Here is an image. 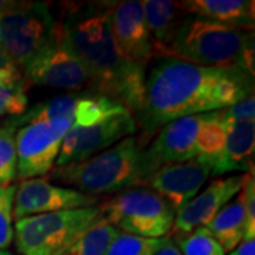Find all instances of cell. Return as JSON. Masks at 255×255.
Listing matches in <instances>:
<instances>
[{
	"instance_id": "ba28073f",
	"label": "cell",
	"mask_w": 255,
	"mask_h": 255,
	"mask_svg": "<svg viewBox=\"0 0 255 255\" xmlns=\"http://www.w3.org/2000/svg\"><path fill=\"white\" fill-rule=\"evenodd\" d=\"M70 118L36 121L16 130L17 177L20 180L46 176L55 166L65 133L73 127Z\"/></svg>"
},
{
	"instance_id": "f546056e",
	"label": "cell",
	"mask_w": 255,
	"mask_h": 255,
	"mask_svg": "<svg viewBox=\"0 0 255 255\" xmlns=\"http://www.w3.org/2000/svg\"><path fill=\"white\" fill-rule=\"evenodd\" d=\"M155 255H182V253L177 248V246L174 244L173 240H170V237H169Z\"/></svg>"
},
{
	"instance_id": "f1b7e54d",
	"label": "cell",
	"mask_w": 255,
	"mask_h": 255,
	"mask_svg": "<svg viewBox=\"0 0 255 255\" xmlns=\"http://www.w3.org/2000/svg\"><path fill=\"white\" fill-rule=\"evenodd\" d=\"M228 255H255V240H243L241 244Z\"/></svg>"
},
{
	"instance_id": "4fadbf2b",
	"label": "cell",
	"mask_w": 255,
	"mask_h": 255,
	"mask_svg": "<svg viewBox=\"0 0 255 255\" xmlns=\"http://www.w3.org/2000/svg\"><path fill=\"white\" fill-rule=\"evenodd\" d=\"M112 38L119 53L130 63L146 67L155 57L152 37L146 26L142 1L127 0L108 7Z\"/></svg>"
},
{
	"instance_id": "52a82bcc",
	"label": "cell",
	"mask_w": 255,
	"mask_h": 255,
	"mask_svg": "<svg viewBox=\"0 0 255 255\" xmlns=\"http://www.w3.org/2000/svg\"><path fill=\"white\" fill-rule=\"evenodd\" d=\"M57 38V18L44 1H16L0 14V47L21 71Z\"/></svg>"
},
{
	"instance_id": "d6986e66",
	"label": "cell",
	"mask_w": 255,
	"mask_h": 255,
	"mask_svg": "<svg viewBox=\"0 0 255 255\" xmlns=\"http://www.w3.org/2000/svg\"><path fill=\"white\" fill-rule=\"evenodd\" d=\"M206 228L223 247L224 253L236 250L246 234V211L241 194L220 210Z\"/></svg>"
},
{
	"instance_id": "7c38bea8",
	"label": "cell",
	"mask_w": 255,
	"mask_h": 255,
	"mask_svg": "<svg viewBox=\"0 0 255 255\" xmlns=\"http://www.w3.org/2000/svg\"><path fill=\"white\" fill-rule=\"evenodd\" d=\"M200 115L187 117L166 124L153 137L150 145L142 150V169L145 184L160 167L183 163L197 156L196 136ZM145 187V186H143Z\"/></svg>"
},
{
	"instance_id": "8fae6325",
	"label": "cell",
	"mask_w": 255,
	"mask_h": 255,
	"mask_svg": "<svg viewBox=\"0 0 255 255\" xmlns=\"http://www.w3.org/2000/svg\"><path fill=\"white\" fill-rule=\"evenodd\" d=\"M98 199L70 187H61L43 177L21 180L13 203L14 221L31 216L97 206Z\"/></svg>"
},
{
	"instance_id": "277c9868",
	"label": "cell",
	"mask_w": 255,
	"mask_h": 255,
	"mask_svg": "<svg viewBox=\"0 0 255 255\" xmlns=\"http://www.w3.org/2000/svg\"><path fill=\"white\" fill-rule=\"evenodd\" d=\"M143 147L139 137L128 136L82 162L54 166L48 173V179L71 186L74 190L97 199L132 187H143Z\"/></svg>"
},
{
	"instance_id": "9c48e42d",
	"label": "cell",
	"mask_w": 255,
	"mask_h": 255,
	"mask_svg": "<svg viewBox=\"0 0 255 255\" xmlns=\"http://www.w3.org/2000/svg\"><path fill=\"white\" fill-rule=\"evenodd\" d=\"M136 132V119L129 111L101 119L90 127L73 125L64 136L55 166L82 162L110 149L125 137L133 136Z\"/></svg>"
},
{
	"instance_id": "d4e9b609",
	"label": "cell",
	"mask_w": 255,
	"mask_h": 255,
	"mask_svg": "<svg viewBox=\"0 0 255 255\" xmlns=\"http://www.w3.org/2000/svg\"><path fill=\"white\" fill-rule=\"evenodd\" d=\"M174 238V244L182 255H226L223 247L206 227L194 228L190 233Z\"/></svg>"
},
{
	"instance_id": "7402d4cb",
	"label": "cell",
	"mask_w": 255,
	"mask_h": 255,
	"mask_svg": "<svg viewBox=\"0 0 255 255\" xmlns=\"http://www.w3.org/2000/svg\"><path fill=\"white\" fill-rule=\"evenodd\" d=\"M226 146V128L217 118L216 111L201 114L196 136L197 156L216 157L221 155Z\"/></svg>"
},
{
	"instance_id": "83f0119b",
	"label": "cell",
	"mask_w": 255,
	"mask_h": 255,
	"mask_svg": "<svg viewBox=\"0 0 255 255\" xmlns=\"http://www.w3.org/2000/svg\"><path fill=\"white\" fill-rule=\"evenodd\" d=\"M217 117L221 121L226 119H254L255 115V98L254 94L247 97L244 100L238 101L234 105L224 108V110L216 111Z\"/></svg>"
},
{
	"instance_id": "44dd1931",
	"label": "cell",
	"mask_w": 255,
	"mask_h": 255,
	"mask_svg": "<svg viewBox=\"0 0 255 255\" xmlns=\"http://www.w3.org/2000/svg\"><path fill=\"white\" fill-rule=\"evenodd\" d=\"M119 233L118 228L101 217L84 230L60 255H107L111 243Z\"/></svg>"
},
{
	"instance_id": "d6a6232c",
	"label": "cell",
	"mask_w": 255,
	"mask_h": 255,
	"mask_svg": "<svg viewBox=\"0 0 255 255\" xmlns=\"http://www.w3.org/2000/svg\"><path fill=\"white\" fill-rule=\"evenodd\" d=\"M0 255H13V254H10V253H7V251H3V250H0Z\"/></svg>"
},
{
	"instance_id": "3957f363",
	"label": "cell",
	"mask_w": 255,
	"mask_h": 255,
	"mask_svg": "<svg viewBox=\"0 0 255 255\" xmlns=\"http://www.w3.org/2000/svg\"><path fill=\"white\" fill-rule=\"evenodd\" d=\"M163 58L203 67H240L254 75V34L187 14Z\"/></svg>"
},
{
	"instance_id": "484cf974",
	"label": "cell",
	"mask_w": 255,
	"mask_h": 255,
	"mask_svg": "<svg viewBox=\"0 0 255 255\" xmlns=\"http://www.w3.org/2000/svg\"><path fill=\"white\" fill-rule=\"evenodd\" d=\"M16 184L0 186V250L10 247L14 238L13 227V203L16 194Z\"/></svg>"
},
{
	"instance_id": "1f68e13d",
	"label": "cell",
	"mask_w": 255,
	"mask_h": 255,
	"mask_svg": "<svg viewBox=\"0 0 255 255\" xmlns=\"http://www.w3.org/2000/svg\"><path fill=\"white\" fill-rule=\"evenodd\" d=\"M16 4V1H9V0H0V14L4 13L6 10L11 9Z\"/></svg>"
},
{
	"instance_id": "7a4b0ae2",
	"label": "cell",
	"mask_w": 255,
	"mask_h": 255,
	"mask_svg": "<svg viewBox=\"0 0 255 255\" xmlns=\"http://www.w3.org/2000/svg\"><path fill=\"white\" fill-rule=\"evenodd\" d=\"M57 40L91 77V92L122 104L135 118L145 100L146 67L128 61L111 34L108 7H67L57 20Z\"/></svg>"
},
{
	"instance_id": "8992f818",
	"label": "cell",
	"mask_w": 255,
	"mask_h": 255,
	"mask_svg": "<svg viewBox=\"0 0 255 255\" xmlns=\"http://www.w3.org/2000/svg\"><path fill=\"white\" fill-rule=\"evenodd\" d=\"M100 219V204L31 216L14 221L13 240L21 255H60L84 230Z\"/></svg>"
},
{
	"instance_id": "5b68a950",
	"label": "cell",
	"mask_w": 255,
	"mask_h": 255,
	"mask_svg": "<svg viewBox=\"0 0 255 255\" xmlns=\"http://www.w3.org/2000/svg\"><path fill=\"white\" fill-rule=\"evenodd\" d=\"M101 217L122 233L145 238L167 237L176 211L149 187H132L100 204Z\"/></svg>"
},
{
	"instance_id": "ffe728a7",
	"label": "cell",
	"mask_w": 255,
	"mask_h": 255,
	"mask_svg": "<svg viewBox=\"0 0 255 255\" xmlns=\"http://www.w3.org/2000/svg\"><path fill=\"white\" fill-rule=\"evenodd\" d=\"M27 81L16 65L0 70V118H16L27 111Z\"/></svg>"
},
{
	"instance_id": "cb8c5ba5",
	"label": "cell",
	"mask_w": 255,
	"mask_h": 255,
	"mask_svg": "<svg viewBox=\"0 0 255 255\" xmlns=\"http://www.w3.org/2000/svg\"><path fill=\"white\" fill-rule=\"evenodd\" d=\"M167 238L169 236L162 238L137 237L121 231L111 243L107 255H155Z\"/></svg>"
},
{
	"instance_id": "ac0fdd59",
	"label": "cell",
	"mask_w": 255,
	"mask_h": 255,
	"mask_svg": "<svg viewBox=\"0 0 255 255\" xmlns=\"http://www.w3.org/2000/svg\"><path fill=\"white\" fill-rule=\"evenodd\" d=\"M146 26L152 37L155 57L163 58L173 41L176 30L187 14L180 1L145 0L142 1Z\"/></svg>"
},
{
	"instance_id": "e0dca14e",
	"label": "cell",
	"mask_w": 255,
	"mask_h": 255,
	"mask_svg": "<svg viewBox=\"0 0 255 255\" xmlns=\"http://www.w3.org/2000/svg\"><path fill=\"white\" fill-rule=\"evenodd\" d=\"M180 3L186 14L246 31H253L254 28L255 3L253 0H187Z\"/></svg>"
},
{
	"instance_id": "4316f807",
	"label": "cell",
	"mask_w": 255,
	"mask_h": 255,
	"mask_svg": "<svg viewBox=\"0 0 255 255\" xmlns=\"http://www.w3.org/2000/svg\"><path fill=\"white\" fill-rule=\"evenodd\" d=\"M244 211H246V234L244 240H255V180L254 166L250 167L248 173H246V182L240 191Z\"/></svg>"
},
{
	"instance_id": "5bb4252c",
	"label": "cell",
	"mask_w": 255,
	"mask_h": 255,
	"mask_svg": "<svg viewBox=\"0 0 255 255\" xmlns=\"http://www.w3.org/2000/svg\"><path fill=\"white\" fill-rule=\"evenodd\" d=\"M211 173V160L199 155L183 163L160 167L149 177L145 187L156 191L173 207L174 211H177L197 196Z\"/></svg>"
},
{
	"instance_id": "6da1fadb",
	"label": "cell",
	"mask_w": 255,
	"mask_h": 255,
	"mask_svg": "<svg viewBox=\"0 0 255 255\" xmlns=\"http://www.w3.org/2000/svg\"><path fill=\"white\" fill-rule=\"evenodd\" d=\"M254 94V75L240 67H203L176 60H157L146 74L145 100L137 114L145 146L156 130L180 118L234 105Z\"/></svg>"
},
{
	"instance_id": "603a6c76",
	"label": "cell",
	"mask_w": 255,
	"mask_h": 255,
	"mask_svg": "<svg viewBox=\"0 0 255 255\" xmlns=\"http://www.w3.org/2000/svg\"><path fill=\"white\" fill-rule=\"evenodd\" d=\"M16 130L9 121L0 124V186H9L17 177Z\"/></svg>"
},
{
	"instance_id": "4dcf8cb0",
	"label": "cell",
	"mask_w": 255,
	"mask_h": 255,
	"mask_svg": "<svg viewBox=\"0 0 255 255\" xmlns=\"http://www.w3.org/2000/svg\"><path fill=\"white\" fill-rule=\"evenodd\" d=\"M10 65H14V64L10 61V58L4 53V50L0 47V70L1 68H6V67H10Z\"/></svg>"
},
{
	"instance_id": "9a60e30c",
	"label": "cell",
	"mask_w": 255,
	"mask_h": 255,
	"mask_svg": "<svg viewBox=\"0 0 255 255\" xmlns=\"http://www.w3.org/2000/svg\"><path fill=\"white\" fill-rule=\"evenodd\" d=\"M244 182L246 174L228 176L210 182L200 194L176 211L172 227L174 237L184 236L197 227H206L220 210L241 191Z\"/></svg>"
},
{
	"instance_id": "30bf717a",
	"label": "cell",
	"mask_w": 255,
	"mask_h": 255,
	"mask_svg": "<svg viewBox=\"0 0 255 255\" xmlns=\"http://www.w3.org/2000/svg\"><path fill=\"white\" fill-rule=\"evenodd\" d=\"M27 84L78 91H91V77L75 55L55 38L21 70Z\"/></svg>"
},
{
	"instance_id": "2e32d148",
	"label": "cell",
	"mask_w": 255,
	"mask_h": 255,
	"mask_svg": "<svg viewBox=\"0 0 255 255\" xmlns=\"http://www.w3.org/2000/svg\"><path fill=\"white\" fill-rule=\"evenodd\" d=\"M221 122L226 128V146L221 155L209 157L213 164L211 176H221L228 172L240 170L248 172L250 167L254 166L253 156L255 147V121L226 119Z\"/></svg>"
}]
</instances>
